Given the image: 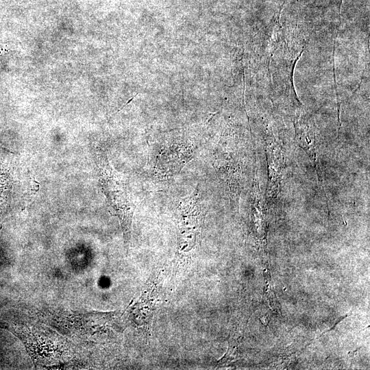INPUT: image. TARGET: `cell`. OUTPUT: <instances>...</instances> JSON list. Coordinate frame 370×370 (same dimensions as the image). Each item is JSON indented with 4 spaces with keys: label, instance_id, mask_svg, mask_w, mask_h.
I'll return each instance as SVG.
<instances>
[{
    "label": "cell",
    "instance_id": "1",
    "mask_svg": "<svg viewBox=\"0 0 370 370\" xmlns=\"http://www.w3.org/2000/svg\"><path fill=\"white\" fill-rule=\"evenodd\" d=\"M94 159L102 191L113 214L120 221L124 244L128 251L132 244V221L136 205L125 177L111 166L106 154L97 149Z\"/></svg>",
    "mask_w": 370,
    "mask_h": 370
},
{
    "label": "cell",
    "instance_id": "2",
    "mask_svg": "<svg viewBox=\"0 0 370 370\" xmlns=\"http://www.w3.org/2000/svg\"><path fill=\"white\" fill-rule=\"evenodd\" d=\"M175 217L177 251L188 253L195 248L201 234L203 210L197 187L191 195L179 199Z\"/></svg>",
    "mask_w": 370,
    "mask_h": 370
},
{
    "label": "cell",
    "instance_id": "3",
    "mask_svg": "<svg viewBox=\"0 0 370 370\" xmlns=\"http://www.w3.org/2000/svg\"><path fill=\"white\" fill-rule=\"evenodd\" d=\"M159 282V275L149 279L130 310L133 321L145 331L149 330L151 326Z\"/></svg>",
    "mask_w": 370,
    "mask_h": 370
},
{
    "label": "cell",
    "instance_id": "4",
    "mask_svg": "<svg viewBox=\"0 0 370 370\" xmlns=\"http://www.w3.org/2000/svg\"><path fill=\"white\" fill-rule=\"evenodd\" d=\"M17 184L12 160L0 147V224L13 203Z\"/></svg>",
    "mask_w": 370,
    "mask_h": 370
}]
</instances>
